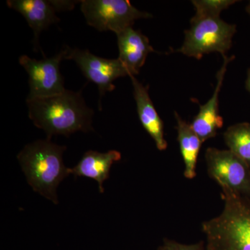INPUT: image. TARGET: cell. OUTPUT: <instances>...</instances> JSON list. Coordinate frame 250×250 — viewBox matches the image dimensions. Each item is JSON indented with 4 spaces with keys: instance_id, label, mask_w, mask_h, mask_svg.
Returning <instances> with one entry per match:
<instances>
[{
    "instance_id": "obj_1",
    "label": "cell",
    "mask_w": 250,
    "mask_h": 250,
    "mask_svg": "<svg viewBox=\"0 0 250 250\" xmlns=\"http://www.w3.org/2000/svg\"><path fill=\"white\" fill-rule=\"evenodd\" d=\"M26 102L29 118L36 127L45 131L47 139L93 131L94 111L87 106L82 91L65 90L46 98L27 99Z\"/></svg>"
},
{
    "instance_id": "obj_2",
    "label": "cell",
    "mask_w": 250,
    "mask_h": 250,
    "mask_svg": "<svg viewBox=\"0 0 250 250\" xmlns=\"http://www.w3.org/2000/svg\"><path fill=\"white\" fill-rule=\"evenodd\" d=\"M66 148L51 139L38 140L26 145L17 156L29 185L54 205L59 204L57 188L70 174L62 159Z\"/></svg>"
},
{
    "instance_id": "obj_3",
    "label": "cell",
    "mask_w": 250,
    "mask_h": 250,
    "mask_svg": "<svg viewBox=\"0 0 250 250\" xmlns=\"http://www.w3.org/2000/svg\"><path fill=\"white\" fill-rule=\"evenodd\" d=\"M218 216L202 223L207 250H250V197L222 188Z\"/></svg>"
},
{
    "instance_id": "obj_4",
    "label": "cell",
    "mask_w": 250,
    "mask_h": 250,
    "mask_svg": "<svg viewBox=\"0 0 250 250\" xmlns=\"http://www.w3.org/2000/svg\"><path fill=\"white\" fill-rule=\"evenodd\" d=\"M190 22L191 27L185 31L183 45L177 52L197 59L211 52L226 56L232 45L236 24H229L220 17L191 19Z\"/></svg>"
},
{
    "instance_id": "obj_5",
    "label": "cell",
    "mask_w": 250,
    "mask_h": 250,
    "mask_svg": "<svg viewBox=\"0 0 250 250\" xmlns=\"http://www.w3.org/2000/svg\"><path fill=\"white\" fill-rule=\"evenodd\" d=\"M81 11L90 27L116 34L133 27L136 20L153 17L135 8L128 0H82Z\"/></svg>"
},
{
    "instance_id": "obj_6",
    "label": "cell",
    "mask_w": 250,
    "mask_h": 250,
    "mask_svg": "<svg viewBox=\"0 0 250 250\" xmlns=\"http://www.w3.org/2000/svg\"><path fill=\"white\" fill-rule=\"evenodd\" d=\"M68 46L63 47L54 57L41 60L21 56L19 63L29 75V93L27 100L46 98L62 93L65 88L60 65L66 58Z\"/></svg>"
},
{
    "instance_id": "obj_7",
    "label": "cell",
    "mask_w": 250,
    "mask_h": 250,
    "mask_svg": "<svg viewBox=\"0 0 250 250\" xmlns=\"http://www.w3.org/2000/svg\"><path fill=\"white\" fill-rule=\"evenodd\" d=\"M207 172L221 188L250 197V168L231 151L208 147L206 150Z\"/></svg>"
},
{
    "instance_id": "obj_8",
    "label": "cell",
    "mask_w": 250,
    "mask_h": 250,
    "mask_svg": "<svg viewBox=\"0 0 250 250\" xmlns=\"http://www.w3.org/2000/svg\"><path fill=\"white\" fill-rule=\"evenodd\" d=\"M74 61L85 78L98 86L101 99L106 92L116 88L113 82L121 77L129 76V72L119 59H105L90 53L88 49L68 47L66 58Z\"/></svg>"
},
{
    "instance_id": "obj_9",
    "label": "cell",
    "mask_w": 250,
    "mask_h": 250,
    "mask_svg": "<svg viewBox=\"0 0 250 250\" xmlns=\"http://www.w3.org/2000/svg\"><path fill=\"white\" fill-rule=\"evenodd\" d=\"M77 2L65 0H9L6 4L25 18L34 32V49L38 52L41 50L39 45L41 33L60 21L57 12L73 9Z\"/></svg>"
},
{
    "instance_id": "obj_10",
    "label": "cell",
    "mask_w": 250,
    "mask_h": 250,
    "mask_svg": "<svg viewBox=\"0 0 250 250\" xmlns=\"http://www.w3.org/2000/svg\"><path fill=\"white\" fill-rule=\"evenodd\" d=\"M221 68L216 75L217 83L211 98L205 104L201 105L200 111L190 126L202 143L207 140L215 137L218 129L223 126V118L219 114V94L223 85L224 78L228 64L234 59L225 56Z\"/></svg>"
},
{
    "instance_id": "obj_11",
    "label": "cell",
    "mask_w": 250,
    "mask_h": 250,
    "mask_svg": "<svg viewBox=\"0 0 250 250\" xmlns=\"http://www.w3.org/2000/svg\"><path fill=\"white\" fill-rule=\"evenodd\" d=\"M116 36L119 49L118 59L124 64L129 76L138 75L148 55L154 52L149 39L132 27L126 28Z\"/></svg>"
},
{
    "instance_id": "obj_12",
    "label": "cell",
    "mask_w": 250,
    "mask_h": 250,
    "mask_svg": "<svg viewBox=\"0 0 250 250\" xmlns=\"http://www.w3.org/2000/svg\"><path fill=\"white\" fill-rule=\"evenodd\" d=\"M134 88V95L140 122L155 143L159 150H166L167 143L164 136V122L154 107L148 88L135 76H129Z\"/></svg>"
},
{
    "instance_id": "obj_13",
    "label": "cell",
    "mask_w": 250,
    "mask_h": 250,
    "mask_svg": "<svg viewBox=\"0 0 250 250\" xmlns=\"http://www.w3.org/2000/svg\"><path fill=\"white\" fill-rule=\"evenodd\" d=\"M121 153L117 150H109L105 153L88 151L83 154L75 167L70 168V174L75 177L94 179L98 182L99 191L104 193V183L109 178L111 166L113 163L121 160Z\"/></svg>"
},
{
    "instance_id": "obj_14",
    "label": "cell",
    "mask_w": 250,
    "mask_h": 250,
    "mask_svg": "<svg viewBox=\"0 0 250 250\" xmlns=\"http://www.w3.org/2000/svg\"><path fill=\"white\" fill-rule=\"evenodd\" d=\"M174 116L177 121V141L185 165L184 177L192 179L196 176L197 158L202 142L190 124L184 121L177 112L174 113Z\"/></svg>"
},
{
    "instance_id": "obj_15",
    "label": "cell",
    "mask_w": 250,
    "mask_h": 250,
    "mask_svg": "<svg viewBox=\"0 0 250 250\" xmlns=\"http://www.w3.org/2000/svg\"><path fill=\"white\" fill-rule=\"evenodd\" d=\"M224 139L229 150L250 168V123H238L229 126L224 133Z\"/></svg>"
},
{
    "instance_id": "obj_16",
    "label": "cell",
    "mask_w": 250,
    "mask_h": 250,
    "mask_svg": "<svg viewBox=\"0 0 250 250\" xmlns=\"http://www.w3.org/2000/svg\"><path fill=\"white\" fill-rule=\"evenodd\" d=\"M236 0H193L195 15L192 20L219 18L220 13L237 2Z\"/></svg>"
},
{
    "instance_id": "obj_17",
    "label": "cell",
    "mask_w": 250,
    "mask_h": 250,
    "mask_svg": "<svg viewBox=\"0 0 250 250\" xmlns=\"http://www.w3.org/2000/svg\"><path fill=\"white\" fill-rule=\"evenodd\" d=\"M158 250H207V248L204 241H200L195 244L187 245L168 238H164V243L162 246L159 247Z\"/></svg>"
},
{
    "instance_id": "obj_18",
    "label": "cell",
    "mask_w": 250,
    "mask_h": 250,
    "mask_svg": "<svg viewBox=\"0 0 250 250\" xmlns=\"http://www.w3.org/2000/svg\"><path fill=\"white\" fill-rule=\"evenodd\" d=\"M246 88L250 93V67L248 72V77L246 80Z\"/></svg>"
},
{
    "instance_id": "obj_19",
    "label": "cell",
    "mask_w": 250,
    "mask_h": 250,
    "mask_svg": "<svg viewBox=\"0 0 250 250\" xmlns=\"http://www.w3.org/2000/svg\"><path fill=\"white\" fill-rule=\"evenodd\" d=\"M246 11L250 16V1H249V3H248V6H246Z\"/></svg>"
}]
</instances>
